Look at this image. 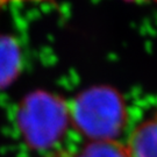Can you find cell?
I'll return each mask as SVG.
<instances>
[{
  "instance_id": "obj_6",
  "label": "cell",
  "mask_w": 157,
  "mask_h": 157,
  "mask_svg": "<svg viewBox=\"0 0 157 157\" xmlns=\"http://www.w3.org/2000/svg\"><path fill=\"white\" fill-rule=\"evenodd\" d=\"M129 1H135V0H129Z\"/></svg>"
},
{
  "instance_id": "obj_2",
  "label": "cell",
  "mask_w": 157,
  "mask_h": 157,
  "mask_svg": "<svg viewBox=\"0 0 157 157\" xmlns=\"http://www.w3.org/2000/svg\"><path fill=\"white\" fill-rule=\"evenodd\" d=\"M69 118V108L62 100L41 94L27 101L22 112V127L35 146L48 147L62 136Z\"/></svg>"
},
{
  "instance_id": "obj_1",
  "label": "cell",
  "mask_w": 157,
  "mask_h": 157,
  "mask_svg": "<svg viewBox=\"0 0 157 157\" xmlns=\"http://www.w3.org/2000/svg\"><path fill=\"white\" fill-rule=\"evenodd\" d=\"M67 108L76 127L92 141H115L126 124L122 98L111 87L85 91Z\"/></svg>"
},
{
  "instance_id": "obj_3",
  "label": "cell",
  "mask_w": 157,
  "mask_h": 157,
  "mask_svg": "<svg viewBox=\"0 0 157 157\" xmlns=\"http://www.w3.org/2000/svg\"><path fill=\"white\" fill-rule=\"evenodd\" d=\"M126 148L129 157H157V111L133 130Z\"/></svg>"
},
{
  "instance_id": "obj_5",
  "label": "cell",
  "mask_w": 157,
  "mask_h": 157,
  "mask_svg": "<svg viewBox=\"0 0 157 157\" xmlns=\"http://www.w3.org/2000/svg\"><path fill=\"white\" fill-rule=\"evenodd\" d=\"M17 67V51L8 42L0 41V84L12 78Z\"/></svg>"
},
{
  "instance_id": "obj_4",
  "label": "cell",
  "mask_w": 157,
  "mask_h": 157,
  "mask_svg": "<svg viewBox=\"0 0 157 157\" xmlns=\"http://www.w3.org/2000/svg\"><path fill=\"white\" fill-rule=\"evenodd\" d=\"M63 157H129L126 146L117 141H91L72 154Z\"/></svg>"
}]
</instances>
